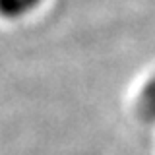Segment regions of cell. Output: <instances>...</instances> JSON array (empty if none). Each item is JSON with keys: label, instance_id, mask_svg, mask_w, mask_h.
<instances>
[{"label": "cell", "instance_id": "cell-1", "mask_svg": "<svg viewBox=\"0 0 155 155\" xmlns=\"http://www.w3.org/2000/svg\"><path fill=\"white\" fill-rule=\"evenodd\" d=\"M33 2H35V0H0V10H2L4 14L14 16V14L25 12Z\"/></svg>", "mask_w": 155, "mask_h": 155}]
</instances>
